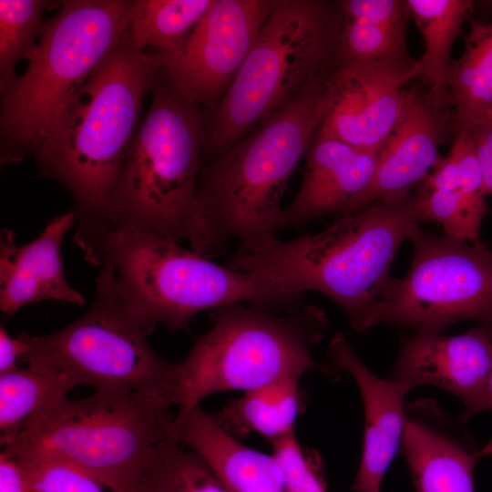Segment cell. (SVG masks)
<instances>
[{
    "label": "cell",
    "mask_w": 492,
    "mask_h": 492,
    "mask_svg": "<svg viewBox=\"0 0 492 492\" xmlns=\"http://www.w3.org/2000/svg\"><path fill=\"white\" fill-rule=\"evenodd\" d=\"M419 222L416 195L374 202L338 216L316 234L240 245L227 266L296 294L320 292L340 306L353 330L362 333L391 278L398 248L420 228Z\"/></svg>",
    "instance_id": "obj_1"
},
{
    "label": "cell",
    "mask_w": 492,
    "mask_h": 492,
    "mask_svg": "<svg viewBox=\"0 0 492 492\" xmlns=\"http://www.w3.org/2000/svg\"><path fill=\"white\" fill-rule=\"evenodd\" d=\"M330 71L200 169L191 250L207 257L230 240L253 246L277 236L288 182L323 119Z\"/></svg>",
    "instance_id": "obj_2"
},
{
    "label": "cell",
    "mask_w": 492,
    "mask_h": 492,
    "mask_svg": "<svg viewBox=\"0 0 492 492\" xmlns=\"http://www.w3.org/2000/svg\"><path fill=\"white\" fill-rule=\"evenodd\" d=\"M74 240L90 264L110 268L118 293L149 333L157 324L186 330L198 313L228 304L291 308L302 296L151 231L78 226Z\"/></svg>",
    "instance_id": "obj_3"
},
{
    "label": "cell",
    "mask_w": 492,
    "mask_h": 492,
    "mask_svg": "<svg viewBox=\"0 0 492 492\" xmlns=\"http://www.w3.org/2000/svg\"><path fill=\"white\" fill-rule=\"evenodd\" d=\"M162 70L161 54L134 50L125 33L70 98L36 154L41 174L71 193L78 223L102 211L138 127L143 99Z\"/></svg>",
    "instance_id": "obj_4"
},
{
    "label": "cell",
    "mask_w": 492,
    "mask_h": 492,
    "mask_svg": "<svg viewBox=\"0 0 492 492\" xmlns=\"http://www.w3.org/2000/svg\"><path fill=\"white\" fill-rule=\"evenodd\" d=\"M164 76L102 211L78 225L151 231L192 247L206 121L200 107Z\"/></svg>",
    "instance_id": "obj_5"
},
{
    "label": "cell",
    "mask_w": 492,
    "mask_h": 492,
    "mask_svg": "<svg viewBox=\"0 0 492 492\" xmlns=\"http://www.w3.org/2000/svg\"><path fill=\"white\" fill-rule=\"evenodd\" d=\"M135 1L66 0L1 92V164L35 157L73 95L128 30Z\"/></svg>",
    "instance_id": "obj_6"
},
{
    "label": "cell",
    "mask_w": 492,
    "mask_h": 492,
    "mask_svg": "<svg viewBox=\"0 0 492 492\" xmlns=\"http://www.w3.org/2000/svg\"><path fill=\"white\" fill-rule=\"evenodd\" d=\"M342 24L336 1L277 0L206 121L203 154L216 159L331 69Z\"/></svg>",
    "instance_id": "obj_7"
},
{
    "label": "cell",
    "mask_w": 492,
    "mask_h": 492,
    "mask_svg": "<svg viewBox=\"0 0 492 492\" xmlns=\"http://www.w3.org/2000/svg\"><path fill=\"white\" fill-rule=\"evenodd\" d=\"M174 405L160 395L96 389L86 398L66 397L45 409L1 446L54 456L117 492H133L158 448L177 439Z\"/></svg>",
    "instance_id": "obj_8"
},
{
    "label": "cell",
    "mask_w": 492,
    "mask_h": 492,
    "mask_svg": "<svg viewBox=\"0 0 492 492\" xmlns=\"http://www.w3.org/2000/svg\"><path fill=\"white\" fill-rule=\"evenodd\" d=\"M210 322L176 363V421L213 394L247 392L311 371L332 374L313 357L327 327L324 312L315 305L276 315L237 302L213 310Z\"/></svg>",
    "instance_id": "obj_9"
},
{
    "label": "cell",
    "mask_w": 492,
    "mask_h": 492,
    "mask_svg": "<svg viewBox=\"0 0 492 492\" xmlns=\"http://www.w3.org/2000/svg\"><path fill=\"white\" fill-rule=\"evenodd\" d=\"M92 305L68 325L46 335L27 333V365L42 367L76 387L126 389L160 395L178 405L176 364L159 356L150 334L118 293L108 266L96 278Z\"/></svg>",
    "instance_id": "obj_10"
},
{
    "label": "cell",
    "mask_w": 492,
    "mask_h": 492,
    "mask_svg": "<svg viewBox=\"0 0 492 492\" xmlns=\"http://www.w3.org/2000/svg\"><path fill=\"white\" fill-rule=\"evenodd\" d=\"M410 240V270L404 278H390L366 317L364 332L381 323L435 333L463 321L492 327V251L420 228Z\"/></svg>",
    "instance_id": "obj_11"
},
{
    "label": "cell",
    "mask_w": 492,
    "mask_h": 492,
    "mask_svg": "<svg viewBox=\"0 0 492 492\" xmlns=\"http://www.w3.org/2000/svg\"><path fill=\"white\" fill-rule=\"evenodd\" d=\"M277 0H213L188 36L160 53L163 71L197 105L216 108Z\"/></svg>",
    "instance_id": "obj_12"
},
{
    "label": "cell",
    "mask_w": 492,
    "mask_h": 492,
    "mask_svg": "<svg viewBox=\"0 0 492 492\" xmlns=\"http://www.w3.org/2000/svg\"><path fill=\"white\" fill-rule=\"evenodd\" d=\"M413 57L385 61L336 60L324 85V110L315 136L380 152L403 115L406 85L419 77Z\"/></svg>",
    "instance_id": "obj_13"
},
{
    "label": "cell",
    "mask_w": 492,
    "mask_h": 492,
    "mask_svg": "<svg viewBox=\"0 0 492 492\" xmlns=\"http://www.w3.org/2000/svg\"><path fill=\"white\" fill-rule=\"evenodd\" d=\"M492 369V327L479 325L459 335L416 332L401 340L389 378L415 387L431 385L459 398L466 422L479 402Z\"/></svg>",
    "instance_id": "obj_14"
},
{
    "label": "cell",
    "mask_w": 492,
    "mask_h": 492,
    "mask_svg": "<svg viewBox=\"0 0 492 492\" xmlns=\"http://www.w3.org/2000/svg\"><path fill=\"white\" fill-rule=\"evenodd\" d=\"M479 450L466 423L434 399L405 403L401 451L415 492H475Z\"/></svg>",
    "instance_id": "obj_15"
},
{
    "label": "cell",
    "mask_w": 492,
    "mask_h": 492,
    "mask_svg": "<svg viewBox=\"0 0 492 492\" xmlns=\"http://www.w3.org/2000/svg\"><path fill=\"white\" fill-rule=\"evenodd\" d=\"M301 187L283 209L279 229L300 227L325 215H343L367 206L379 152L315 136L305 154Z\"/></svg>",
    "instance_id": "obj_16"
},
{
    "label": "cell",
    "mask_w": 492,
    "mask_h": 492,
    "mask_svg": "<svg viewBox=\"0 0 492 492\" xmlns=\"http://www.w3.org/2000/svg\"><path fill=\"white\" fill-rule=\"evenodd\" d=\"M457 133L454 110L435 105L428 90L407 89L403 115L379 152L377 170L367 206L410 196L441 156L439 148Z\"/></svg>",
    "instance_id": "obj_17"
},
{
    "label": "cell",
    "mask_w": 492,
    "mask_h": 492,
    "mask_svg": "<svg viewBox=\"0 0 492 492\" xmlns=\"http://www.w3.org/2000/svg\"><path fill=\"white\" fill-rule=\"evenodd\" d=\"M333 364L355 381L364 406V430L361 461L352 490L380 492L384 475L401 451L405 424V396L411 383L381 378L359 359L342 333L328 345Z\"/></svg>",
    "instance_id": "obj_18"
},
{
    "label": "cell",
    "mask_w": 492,
    "mask_h": 492,
    "mask_svg": "<svg viewBox=\"0 0 492 492\" xmlns=\"http://www.w3.org/2000/svg\"><path fill=\"white\" fill-rule=\"evenodd\" d=\"M77 220L75 210L53 218L34 241L17 246L11 230L0 232V309L15 314L30 303L55 300L84 305L66 279L61 245Z\"/></svg>",
    "instance_id": "obj_19"
},
{
    "label": "cell",
    "mask_w": 492,
    "mask_h": 492,
    "mask_svg": "<svg viewBox=\"0 0 492 492\" xmlns=\"http://www.w3.org/2000/svg\"><path fill=\"white\" fill-rule=\"evenodd\" d=\"M176 437L205 459L229 492H288L272 454L238 441L200 405L176 422Z\"/></svg>",
    "instance_id": "obj_20"
},
{
    "label": "cell",
    "mask_w": 492,
    "mask_h": 492,
    "mask_svg": "<svg viewBox=\"0 0 492 492\" xmlns=\"http://www.w3.org/2000/svg\"><path fill=\"white\" fill-rule=\"evenodd\" d=\"M410 18L425 42L419 77L428 86L432 102L450 108L447 78L452 49L474 3L468 0H405Z\"/></svg>",
    "instance_id": "obj_21"
},
{
    "label": "cell",
    "mask_w": 492,
    "mask_h": 492,
    "mask_svg": "<svg viewBox=\"0 0 492 492\" xmlns=\"http://www.w3.org/2000/svg\"><path fill=\"white\" fill-rule=\"evenodd\" d=\"M299 380L283 378L244 392L211 416L234 437L254 433L272 443L295 432L302 407Z\"/></svg>",
    "instance_id": "obj_22"
},
{
    "label": "cell",
    "mask_w": 492,
    "mask_h": 492,
    "mask_svg": "<svg viewBox=\"0 0 492 492\" xmlns=\"http://www.w3.org/2000/svg\"><path fill=\"white\" fill-rule=\"evenodd\" d=\"M457 131L492 122V25L471 21L464 51L447 78Z\"/></svg>",
    "instance_id": "obj_23"
},
{
    "label": "cell",
    "mask_w": 492,
    "mask_h": 492,
    "mask_svg": "<svg viewBox=\"0 0 492 492\" xmlns=\"http://www.w3.org/2000/svg\"><path fill=\"white\" fill-rule=\"evenodd\" d=\"M75 387L67 378L36 365L0 374L1 446L34 416L67 397Z\"/></svg>",
    "instance_id": "obj_24"
},
{
    "label": "cell",
    "mask_w": 492,
    "mask_h": 492,
    "mask_svg": "<svg viewBox=\"0 0 492 492\" xmlns=\"http://www.w3.org/2000/svg\"><path fill=\"white\" fill-rule=\"evenodd\" d=\"M213 0H136L126 37L136 51L166 53L176 47L210 9Z\"/></svg>",
    "instance_id": "obj_25"
},
{
    "label": "cell",
    "mask_w": 492,
    "mask_h": 492,
    "mask_svg": "<svg viewBox=\"0 0 492 492\" xmlns=\"http://www.w3.org/2000/svg\"><path fill=\"white\" fill-rule=\"evenodd\" d=\"M133 492H229L205 459L171 439L161 445Z\"/></svg>",
    "instance_id": "obj_26"
},
{
    "label": "cell",
    "mask_w": 492,
    "mask_h": 492,
    "mask_svg": "<svg viewBox=\"0 0 492 492\" xmlns=\"http://www.w3.org/2000/svg\"><path fill=\"white\" fill-rule=\"evenodd\" d=\"M50 2L43 0L0 1V90L16 77L15 64L26 59L36 47L45 21L44 10Z\"/></svg>",
    "instance_id": "obj_27"
},
{
    "label": "cell",
    "mask_w": 492,
    "mask_h": 492,
    "mask_svg": "<svg viewBox=\"0 0 492 492\" xmlns=\"http://www.w3.org/2000/svg\"><path fill=\"white\" fill-rule=\"evenodd\" d=\"M2 450L19 464L30 492H117L95 475L54 456L29 450Z\"/></svg>",
    "instance_id": "obj_28"
},
{
    "label": "cell",
    "mask_w": 492,
    "mask_h": 492,
    "mask_svg": "<svg viewBox=\"0 0 492 492\" xmlns=\"http://www.w3.org/2000/svg\"><path fill=\"white\" fill-rule=\"evenodd\" d=\"M343 16V15H342ZM406 33L343 17L337 60L385 61L411 57Z\"/></svg>",
    "instance_id": "obj_29"
},
{
    "label": "cell",
    "mask_w": 492,
    "mask_h": 492,
    "mask_svg": "<svg viewBox=\"0 0 492 492\" xmlns=\"http://www.w3.org/2000/svg\"><path fill=\"white\" fill-rule=\"evenodd\" d=\"M272 447L288 492H327L318 456L302 447L295 432L272 442Z\"/></svg>",
    "instance_id": "obj_30"
},
{
    "label": "cell",
    "mask_w": 492,
    "mask_h": 492,
    "mask_svg": "<svg viewBox=\"0 0 492 492\" xmlns=\"http://www.w3.org/2000/svg\"><path fill=\"white\" fill-rule=\"evenodd\" d=\"M343 18L362 20L405 32L410 19L406 1L343 0L336 1Z\"/></svg>",
    "instance_id": "obj_31"
},
{
    "label": "cell",
    "mask_w": 492,
    "mask_h": 492,
    "mask_svg": "<svg viewBox=\"0 0 492 492\" xmlns=\"http://www.w3.org/2000/svg\"><path fill=\"white\" fill-rule=\"evenodd\" d=\"M466 132L475 146L486 194L492 195V122L477 126Z\"/></svg>",
    "instance_id": "obj_32"
},
{
    "label": "cell",
    "mask_w": 492,
    "mask_h": 492,
    "mask_svg": "<svg viewBox=\"0 0 492 492\" xmlns=\"http://www.w3.org/2000/svg\"><path fill=\"white\" fill-rule=\"evenodd\" d=\"M29 349L27 333H22L12 337L4 324L0 326V374L14 371L17 368L18 359L27 354Z\"/></svg>",
    "instance_id": "obj_33"
},
{
    "label": "cell",
    "mask_w": 492,
    "mask_h": 492,
    "mask_svg": "<svg viewBox=\"0 0 492 492\" xmlns=\"http://www.w3.org/2000/svg\"><path fill=\"white\" fill-rule=\"evenodd\" d=\"M0 492H30L21 466L4 450L0 452Z\"/></svg>",
    "instance_id": "obj_34"
},
{
    "label": "cell",
    "mask_w": 492,
    "mask_h": 492,
    "mask_svg": "<svg viewBox=\"0 0 492 492\" xmlns=\"http://www.w3.org/2000/svg\"><path fill=\"white\" fill-rule=\"evenodd\" d=\"M487 410H492V369L483 395L473 411V415Z\"/></svg>",
    "instance_id": "obj_35"
},
{
    "label": "cell",
    "mask_w": 492,
    "mask_h": 492,
    "mask_svg": "<svg viewBox=\"0 0 492 492\" xmlns=\"http://www.w3.org/2000/svg\"><path fill=\"white\" fill-rule=\"evenodd\" d=\"M492 456V438L479 450L480 458Z\"/></svg>",
    "instance_id": "obj_36"
}]
</instances>
